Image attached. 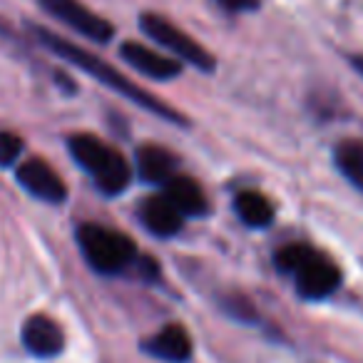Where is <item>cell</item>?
I'll use <instances>...</instances> for the list:
<instances>
[{
	"label": "cell",
	"instance_id": "cell-1",
	"mask_svg": "<svg viewBox=\"0 0 363 363\" xmlns=\"http://www.w3.org/2000/svg\"><path fill=\"white\" fill-rule=\"evenodd\" d=\"M35 35L40 38L43 45L50 48L55 55L65 57L67 62H72L75 67H80L82 72H87L90 77H95V80L102 82L105 87L115 90L117 95L127 97L130 102L145 107V110H150L152 115L162 117V120H167V122H174V125H187V122H184V117H182L179 112L172 110V107L164 105V102H160L155 95H150L147 90L137 87L135 82H130L120 70H115V67H112L110 62L102 60V57H97V55H92V52L82 50V48L75 45V43H67L65 38H57L55 33L45 30V28H38Z\"/></svg>",
	"mask_w": 363,
	"mask_h": 363
},
{
	"label": "cell",
	"instance_id": "cell-2",
	"mask_svg": "<svg viewBox=\"0 0 363 363\" xmlns=\"http://www.w3.org/2000/svg\"><path fill=\"white\" fill-rule=\"evenodd\" d=\"M70 155L87 174L95 179L97 189L105 194H120L130 184V164L127 160L110 147L107 142H102L95 135H72L67 140Z\"/></svg>",
	"mask_w": 363,
	"mask_h": 363
},
{
	"label": "cell",
	"instance_id": "cell-3",
	"mask_svg": "<svg viewBox=\"0 0 363 363\" xmlns=\"http://www.w3.org/2000/svg\"><path fill=\"white\" fill-rule=\"evenodd\" d=\"M77 244L87 264L100 274H120L137 262L135 242L127 234L102 224H82L77 229Z\"/></svg>",
	"mask_w": 363,
	"mask_h": 363
},
{
	"label": "cell",
	"instance_id": "cell-4",
	"mask_svg": "<svg viewBox=\"0 0 363 363\" xmlns=\"http://www.w3.org/2000/svg\"><path fill=\"white\" fill-rule=\"evenodd\" d=\"M140 28L150 40H155L157 45L167 48L174 57H179V62H187L192 67H199L204 72L214 70V57L212 52H207L192 35H187L184 30L169 23L167 18L155 16V13H145L140 16Z\"/></svg>",
	"mask_w": 363,
	"mask_h": 363
},
{
	"label": "cell",
	"instance_id": "cell-5",
	"mask_svg": "<svg viewBox=\"0 0 363 363\" xmlns=\"http://www.w3.org/2000/svg\"><path fill=\"white\" fill-rule=\"evenodd\" d=\"M291 277L294 284H296L298 296L308 298V301H321V298L331 296L341 286L338 267L331 259L318 254L316 249H308V254L298 262V267L291 272Z\"/></svg>",
	"mask_w": 363,
	"mask_h": 363
},
{
	"label": "cell",
	"instance_id": "cell-6",
	"mask_svg": "<svg viewBox=\"0 0 363 363\" xmlns=\"http://www.w3.org/2000/svg\"><path fill=\"white\" fill-rule=\"evenodd\" d=\"M40 6L52 18H57L60 23H65L67 28H72V30L80 33L82 38H87L92 43H107L112 38V33H115L105 18H100L90 8H85L80 0H40Z\"/></svg>",
	"mask_w": 363,
	"mask_h": 363
},
{
	"label": "cell",
	"instance_id": "cell-7",
	"mask_svg": "<svg viewBox=\"0 0 363 363\" xmlns=\"http://www.w3.org/2000/svg\"><path fill=\"white\" fill-rule=\"evenodd\" d=\"M18 182H21V187L28 189L33 197L43 199V202H48V204H60V202H65V197H67L65 182H62L60 174L43 160L23 162V164L18 167Z\"/></svg>",
	"mask_w": 363,
	"mask_h": 363
},
{
	"label": "cell",
	"instance_id": "cell-8",
	"mask_svg": "<svg viewBox=\"0 0 363 363\" xmlns=\"http://www.w3.org/2000/svg\"><path fill=\"white\" fill-rule=\"evenodd\" d=\"M23 346L38 358H55L65 348V333L45 313H35L23 323Z\"/></svg>",
	"mask_w": 363,
	"mask_h": 363
},
{
	"label": "cell",
	"instance_id": "cell-9",
	"mask_svg": "<svg viewBox=\"0 0 363 363\" xmlns=\"http://www.w3.org/2000/svg\"><path fill=\"white\" fill-rule=\"evenodd\" d=\"M120 55L127 65H132L137 72L152 77V80H172L182 72V62L160 55L142 43H125L120 48Z\"/></svg>",
	"mask_w": 363,
	"mask_h": 363
},
{
	"label": "cell",
	"instance_id": "cell-10",
	"mask_svg": "<svg viewBox=\"0 0 363 363\" xmlns=\"http://www.w3.org/2000/svg\"><path fill=\"white\" fill-rule=\"evenodd\" d=\"M140 219L152 234H157V237H174L182 229V224H184L182 212L164 197V194H155V197L142 199Z\"/></svg>",
	"mask_w": 363,
	"mask_h": 363
},
{
	"label": "cell",
	"instance_id": "cell-11",
	"mask_svg": "<svg viewBox=\"0 0 363 363\" xmlns=\"http://www.w3.org/2000/svg\"><path fill=\"white\" fill-rule=\"evenodd\" d=\"M145 351L150 356L160 358V361L184 363L192 356V338H189V333L179 323H169V326H164L160 333H155L145 343Z\"/></svg>",
	"mask_w": 363,
	"mask_h": 363
},
{
	"label": "cell",
	"instance_id": "cell-12",
	"mask_svg": "<svg viewBox=\"0 0 363 363\" xmlns=\"http://www.w3.org/2000/svg\"><path fill=\"white\" fill-rule=\"evenodd\" d=\"M137 172L150 184H167L177 174V157L167 152L164 147L147 145L137 150Z\"/></svg>",
	"mask_w": 363,
	"mask_h": 363
},
{
	"label": "cell",
	"instance_id": "cell-13",
	"mask_svg": "<svg viewBox=\"0 0 363 363\" xmlns=\"http://www.w3.org/2000/svg\"><path fill=\"white\" fill-rule=\"evenodd\" d=\"M164 197L169 199L177 209H179L184 219L187 217H202L209 207L207 194L202 192V187H199L192 177H177L174 174L169 182H167Z\"/></svg>",
	"mask_w": 363,
	"mask_h": 363
},
{
	"label": "cell",
	"instance_id": "cell-14",
	"mask_svg": "<svg viewBox=\"0 0 363 363\" xmlns=\"http://www.w3.org/2000/svg\"><path fill=\"white\" fill-rule=\"evenodd\" d=\"M234 212L242 219L247 227L252 229H267L274 222V207L264 194L247 189V192H239L234 199Z\"/></svg>",
	"mask_w": 363,
	"mask_h": 363
},
{
	"label": "cell",
	"instance_id": "cell-15",
	"mask_svg": "<svg viewBox=\"0 0 363 363\" xmlns=\"http://www.w3.org/2000/svg\"><path fill=\"white\" fill-rule=\"evenodd\" d=\"M336 167L353 187L363 192V142L361 140H348L341 142L333 152Z\"/></svg>",
	"mask_w": 363,
	"mask_h": 363
},
{
	"label": "cell",
	"instance_id": "cell-16",
	"mask_svg": "<svg viewBox=\"0 0 363 363\" xmlns=\"http://www.w3.org/2000/svg\"><path fill=\"white\" fill-rule=\"evenodd\" d=\"M23 140L13 132H0V167H8L21 157Z\"/></svg>",
	"mask_w": 363,
	"mask_h": 363
},
{
	"label": "cell",
	"instance_id": "cell-17",
	"mask_svg": "<svg viewBox=\"0 0 363 363\" xmlns=\"http://www.w3.org/2000/svg\"><path fill=\"white\" fill-rule=\"evenodd\" d=\"M217 3L224 11H232V13H244L259 8V0H217Z\"/></svg>",
	"mask_w": 363,
	"mask_h": 363
},
{
	"label": "cell",
	"instance_id": "cell-18",
	"mask_svg": "<svg viewBox=\"0 0 363 363\" xmlns=\"http://www.w3.org/2000/svg\"><path fill=\"white\" fill-rule=\"evenodd\" d=\"M351 62H353V67H356V70L361 72V77H363V57H361V55H356Z\"/></svg>",
	"mask_w": 363,
	"mask_h": 363
}]
</instances>
